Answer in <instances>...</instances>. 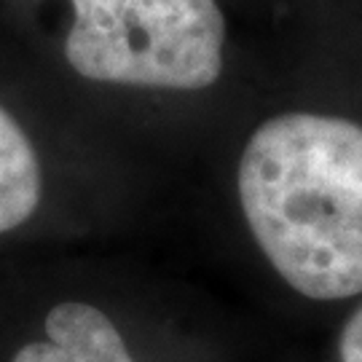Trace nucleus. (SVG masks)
Instances as JSON below:
<instances>
[{"label": "nucleus", "instance_id": "obj_1", "mask_svg": "<svg viewBox=\"0 0 362 362\" xmlns=\"http://www.w3.org/2000/svg\"><path fill=\"white\" fill-rule=\"evenodd\" d=\"M250 233L300 296L341 300L362 290V127L285 113L260 124L239 161Z\"/></svg>", "mask_w": 362, "mask_h": 362}, {"label": "nucleus", "instance_id": "obj_2", "mask_svg": "<svg viewBox=\"0 0 362 362\" xmlns=\"http://www.w3.org/2000/svg\"><path fill=\"white\" fill-rule=\"evenodd\" d=\"M223 43L218 0H73L65 57L100 83L199 91L223 73Z\"/></svg>", "mask_w": 362, "mask_h": 362}, {"label": "nucleus", "instance_id": "obj_3", "mask_svg": "<svg viewBox=\"0 0 362 362\" xmlns=\"http://www.w3.org/2000/svg\"><path fill=\"white\" fill-rule=\"evenodd\" d=\"M11 362H134V357L105 311L65 300L46 317V341L22 346Z\"/></svg>", "mask_w": 362, "mask_h": 362}, {"label": "nucleus", "instance_id": "obj_4", "mask_svg": "<svg viewBox=\"0 0 362 362\" xmlns=\"http://www.w3.org/2000/svg\"><path fill=\"white\" fill-rule=\"evenodd\" d=\"M40 164L16 118L0 105V233L13 231L40 204Z\"/></svg>", "mask_w": 362, "mask_h": 362}, {"label": "nucleus", "instance_id": "obj_5", "mask_svg": "<svg viewBox=\"0 0 362 362\" xmlns=\"http://www.w3.org/2000/svg\"><path fill=\"white\" fill-rule=\"evenodd\" d=\"M341 362H362V306L349 317V322L341 333Z\"/></svg>", "mask_w": 362, "mask_h": 362}]
</instances>
